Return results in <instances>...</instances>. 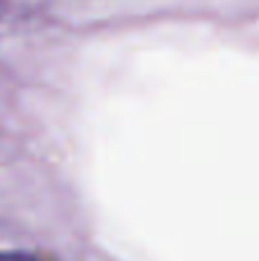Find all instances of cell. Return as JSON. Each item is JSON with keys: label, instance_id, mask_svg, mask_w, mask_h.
<instances>
[{"label": "cell", "instance_id": "6da1fadb", "mask_svg": "<svg viewBox=\"0 0 259 261\" xmlns=\"http://www.w3.org/2000/svg\"><path fill=\"white\" fill-rule=\"evenodd\" d=\"M0 261H37L30 254H23V252H7V250H0Z\"/></svg>", "mask_w": 259, "mask_h": 261}]
</instances>
